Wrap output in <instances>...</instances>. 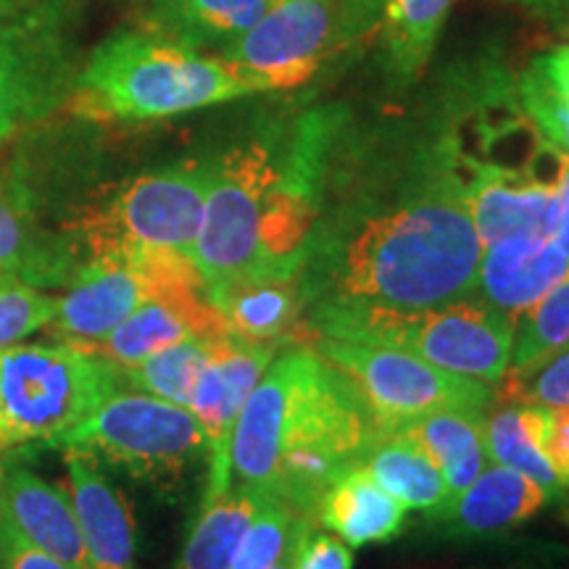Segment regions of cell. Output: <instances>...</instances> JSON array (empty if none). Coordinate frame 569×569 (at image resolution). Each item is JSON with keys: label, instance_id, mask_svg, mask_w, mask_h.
<instances>
[{"label": "cell", "instance_id": "30", "mask_svg": "<svg viewBox=\"0 0 569 569\" xmlns=\"http://www.w3.org/2000/svg\"><path fill=\"white\" fill-rule=\"evenodd\" d=\"M309 522L317 519L298 515L284 498L269 493L248 525L230 569H272L280 565Z\"/></svg>", "mask_w": 569, "mask_h": 569}, {"label": "cell", "instance_id": "7", "mask_svg": "<svg viewBox=\"0 0 569 569\" xmlns=\"http://www.w3.org/2000/svg\"><path fill=\"white\" fill-rule=\"evenodd\" d=\"M213 161H188L140 174L77 219L88 256L174 253L196 261Z\"/></svg>", "mask_w": 569, "mask_h": 569}, {"label": "cell", "instance_id": "3", "mask_svg": "<svg viewBox=\"0 0 569 569\" xmlns=\"http://www.w3.org/2000/svg\"><path fill=\"white\" fill-rule=\"evenodd\" d=\"M377 425L359 388L315 348L272 359L232 432V480L317 519L332 482L359 467Z\"/></svg>", "mask_w": 569, "mask_h": 569}, {"label": "cell", "instance_id": "14", "mask_svg": "<svg viewBox=\"0 0 569 569\" xmlns=\"http://www.w3.org/2000/svg\"><path fill=\"white\" fill-rule=\"evenodd\" d=\"M0 525L69 569H88L69 488L42 480L32 469L0 472Z\"/></svg>", "mask_w": 569, "mask_h": 569}, {"label": "cell", "instance_id": "25", "mask_svg": "<svg viewBox=\"0 0 569 569\" xmlns=\"http://www.w3.org/2000/svg\"><path fill=\"white\" fill-rule=\"evenodd\" d=\"M217 340H180V343H172L161 348V351L151 353L148 359H142L140 365L119 369V380L124 377V380L130 382L134 390H140V393L163 398V401L180 403V407L188 409L198 377H201Z\"/></svg>", "mask_w": 569, "mask_h": 569}, {"label": "cell", "instance_id": "35", "mask_svg": "<svg viewBox=\"0 0 569 569\" xmlns=\"http://www.w3.org/2000/svg\"><path fill=\"white\" fill-rule=\"evenodd\" d=\"M540 451L549 459L561 486L569 488V407H546Z\"/></svg>", "mask_w": 569, "mask_h": 569}, {"label": "cell", "instance_id": "11", "mask_svg": "<svg viewBox=\"0 0 569 569\" xmlns=\"http://www.w3.org/2000/svg\"><path fill=\"white\" fill-rule=\"evenodd\" d=\"M184 288H203L196 261L184 256L146 251L90 256L74 269L53 319L42 330L59 343L90 348L156 296Z\"/></svg>", "mask_w": 569, "mask_h": 569}, {"label": "cell", "instance_id": "42", "mask_svg": "<svg viewBox=\"0 0 569 569\" xmlns=\"http://www.w3.org/2000/svg\"><path fill=\"white\" fill-rule=\"evenodd\" d=\"M569 490V488H567ZM565 498H569V496H565ZM567 519H569V507H567Z\"/></svg>", "mask_w": 569, "mask_h": 569}, {"label": "cell", "instance_id": "41", "mask_svg": "<svg viewBox=\"0 0 569 569\" xmlns=\"http://www.w3.org/2000/svg\"><path fill=\"white\" fill-rule=\"evenodd\" d=\"M13 3H19V0H0V9H9Z\"/></svg>", "mask_w": 569, "mask_h": 569}, {"label": "cell", "instance_id": "8", "mask_svg": "<svg viewBox=\"0 0 569 569\" xmlns=\"http://www.w3.org/2000/svg\"><path fill=\"white\" fill-rule=\"evenodd\" d=\"M380 13L382 0H280L259 24L224 46L222 59L259 92L298 88L365 38Z\"/></svg>", "mask_w": 569, "mask_h": 569}, {"label": "cell", "instance_id": "36", "mask_svg": "<svg viewBox=\"0 0 569 569\" xmlns=\"http://www.w3.org/2000/svg\"><path fill=\"white\" fill-rule=\"evenodd\" d=\"M0 569H69L0 525Z\"/></svg>", "mask_w": 569, "mask_h": 569}, {"label": "cell", "instance_id": "17", "mask_svg": "<svg viewBox=\"0 0 569 569\" xmlns=\"http://www.w3.org/2000/svg\"><path fill=\"white\" fill-rule=\"evenodd\" d=\"M69 496L88 569H134V519L127 501L84 451H67Z\"/></svg>", "mask_w": 569, "mask_h": 569}, {"label": "cell", "instance_id": "24", "mask_svg": "<svg viewBox=\"0 0 569 569\" xmlns=\"http://www.w3.org/2000/svg\"><path fill=\"white\" fill-rule=\"evenodd\" d=\"M457 0H382V38L390 69L411 80L436 51L438 34Z\"/></svg>", "mask_w": 569, "mask_h": 569}, {"label": "cell", "instance_id": "12", "mask_svg": "<svg viewBox=\"0 0 569 569\" xmlns=\"http://www.w3.org/2000/svg\"><path fill=\"white\" fill-rule=\"evenodd\" d=\"M274 353L277 346L272 343H248L234 336L219 338L211 348L188 407L206 432L209 486H206L203 501L222 496L232 486L230 451L234 422L256 382L272 365Z\"/></svg>", "mask_w": 569, "mask_h": 569}, {"label": "cell", "instance_id": "4", "mask_svg": "<svg viewBox=\"0 0 569 569\" xmlns=\"http://www.w3.org/2000/svg\"><path fill=\"white\" fill-rule=\"evenodd\" d=\"M251 92H259L256 84L222 56H203L180 40L119 32L92 51L71 109L98 122H148Z\"/></svg>", "mask_w": 569, "mask_h": 569}, {"label": "cell", "instance_id": "2", "mask_svg": "<svg viewBox=\"0 0 569 569\" xmlns=\"http://www.w3.org/2000/svg\"><path fill=\"white\" fill-rule=\"evenodd\" d=\"M330 138L311 113L293 132L251 140L213 161L196 267L206 296L253 277H296L319 224V184Z\"/></svg>", "mask_w": 569, "mask_h": 569}, {"label": "cell", "instance_id": "5", "mask_svg": "<svg viewBox=\"0 0 569 569\" xmlns=\"http://www.w3.org/2000/svg\"><path fill=\"white\" fill-rule=\"evenodd\" d=\"M311 338H346L386 343L430 361L446 372L496 386L509 369L515 325L488 301L459 298L427 309L327 306L309 311Z\"/></svg>", "mask_w": 569, "mask_h": 569}, {"label": "cell", "instance_id": "20", "mask_svg": "<svg viewBox=\"0 0 569 569\" xmlns=\"http://www.w3.org/2000/svg\"><path fill=\"white\" fill-rule=\"evenodd\" d=\"M209 301L224 317L230 336L248 343H272L293 338L301 322L303 296L296 277H253L217 293Z\"/></svg>", "mask_w": 569, "mask_h": 569}, {"label": "cell", "instance_id": "33", "mask_svg": "<svg viewBox=\"0 0 569 569\" xmlns=\"http://www.w3.org/2000/svg\"><path fill=\"white\" fill-rule=\"evenodd\" d=\"M519 103L536 130L543 134V140L569 153V103L553 96L532 71L519 82Z\"/></svg>", "mask_w": 569, "mask_h": 569}, {"label": "cell", "instance_id": "38", "mask_svg": "<svg viewBox=\"0 0 569 569\" xmlns=\"http://www.w3.org/2000/svg\"><path fill=\"white\" fill-rule=\"evenodd\" d=\"M561 251L569 259V153H565V163H561V180H559V224L557 234H553Z\"/></svg>", "mask_w": 569, "mask_h": 569}, {"label": "cell", "instance_id": "13", "mask_svg": "<svg viewBox=\"0 0 569 569\" xmlns=\"http://www.w3.org/2000/svg\"><path fill=\"white\" fill-rule=\"evenodd\" d=\"M224 336H230V330L217 306L206 296V288H184L156 296L153 301L140 306L122 325L113 327L109 336L90 346V351L103 356L117 369H127L180 340H217Z\"/></svg>", "mask_w": 569, "mask_h": 569}, {"label": "cell", "instance_id": "10", "mask_svg": "<svg viewBox=\"0 0 569 569\" xmlns=\"http://www.w3.org/2000/svg\"><path fill=\"white\" fill-rule=\"evenodd\" d=\"M315 351L359 388L380 430L438 409H488L490 382L446 372L419 356L386 343L315 336Z\"/></svg>", "mask_w": 569, "mask_h": 569}, {"label": "cell", "instance_id": "34", "mask_svg": "<svg viewBox=\"0 0 569 569\" xmlns=\"http://www.w3.org/2000/svg\"><path fill=\"white\" fill-rule=\"evenodd\" d=\"M293 569H353V553L338 536L317 530L315 525L298 543Z\"/></svg>", "mask_w": 569, "mask_h": 569}, {"label": "cell", "instance_id": "19", "mask_svg": "<svg viewBox=\"0 0 569 569\" xmlns=\"http://www.w3.org/2000/svg\"><path fill=\"white\" fill-rule=\"evenodd\" d=\"M398 430L430 453L448 486V498L472 486L488 467L486 409H438L388 427Z\"/></svg>", "mask_w": 569, "mask_h": 569}, {"label": "cell", "instance_id": "16", "mask_svg": "<svg viewBox=\"0 0 569 569\" xmlns=\"http://www.w3.org/2000/svg\"><path fill=\"white\" fill-rule=\"evenodd\" d=\"M569 272V259L553 238L511 234L482 248L478 290L486 301L517 322Z\"/></svg>", "mask_w": 569, "mask_h": 569}, {"label": "cell", "instance_id": "27", "mask_svg": "<svg viewBox=\"0 0 569 569\" xmlns=\"http://www.w3.org/2000/svg\"><path fill=\"white\" fill-rule=\"evenodd\" d=\"M74 269L67 253L38 243L21 211L0 193V272L42 288V284H69Z\"/></svg>", "mask_w": 569, "mask_h": 569}, {"label": "cell", "instance_id": "31", "mask_svg": "<svg viewBox=\"0 0 569 569\" xmlns=\"http://www.w3.org/2000/svg\"><path fill=\"white\" fill-rule=\"evenodd\" d=\"M501 401L525 407H569V348L522 369H507L496 382Z\"/></svg>", "mask_w": 569, "mask_h": 569}, {"label": "cell", "instance_id": "39", "mask_svg": "<svg viewBox=\"0 0 569 569\" xmlns=\"http://www.w3.org/2000/svg\"><path fill=\"white\" fill-rule=\"evenodd\" d=\"M515 3H522L528 6V9L538 11V13H546V17H557L569 6V0H515Z\"/></svg>", "mask_w": 569, "mask_h": 569}, {"label": "cell", "instance_id": "9", "mask_svg": "<svg viewBox=\"0 0 569 569\" xmlns=\"http://www.w3.org/2000/svg\"><path fill=\"white\" fill-rule=\"evenodd\" d=\"M53 448L84 451L138 480L172 486L206 453V432L190 409L140 390H113Z\"/></svg>", "mask_w": 569, "mask_h": 569}, {"label": "cell", "instance_id": "22", "mask_svg": "<svg viewBox=\"0 0 569 569\" xmlns=\"http://www.w3.org/2000/svg\"><path fill=\"white\" fill-rule=\"evenodd\" d=\"M543 422L546 407H525L498 398L493 409H486V448L493 465L525 475L557 501L567 496V488L540 451Z\"/></svg>", "mask_w": 569, "mask_h": 569}, {"label": "cell", "instance_id": "18", "mask_svg": "<svg viewBox=\"0 0 569 569\" xmlns=\"http://www.w3.org/2000/svg\"><path fill=\"white\" fill-rule=\"evenodd\" d=\"M317 525L336 532L343 543L369 546L388 543L401 536L407 525V507L372 480V475L353 467L332 482L317 503Z\"/></svg>", "mask_w": 569, "mask_h": 569}, {"label": "cell", "instance_id": "6", "mask_svg": "<svg viewBox=\"0 0 569 569\" xmlns=\"http://www.w3.org/2000/svg\"><path fill=\"white\" fill-rule=\"evenodd\" d=\"M119 386V369L82 346L0 348V457L53 446Z\"/></svg>", "mask_w": 569, "mask_h": 569}, {"label": "cell", "instance_id": "1", "mask_svg": "<svg viewBox=\"0 0 569 569\" xmlns=\"http://www.w3.org/2000/svg\"><path fill=\"white\" fill-rule=\"evenodd\" d=\"M480 234L443 140L386 203L317 227L298 269L309 311L327 306L427 309L478 293Z\"/></svg>", "mask_w": 569, "mask_h": 569}, {"label": "cell", "instance_id": "37", "mask_svg": "<svg viewBox=\"0 0 569 569\" xmlns=\"http://www.w3.org/2000/svg\"><path fill=\"white\" fill-rule=\"evenodd\" d=\"M530 71L553 92V96H559L561 101L569 103V46L546 53L543 59L532 63Z\"/></svg>", "mask_w": 569, "mask_h": 569}, {"label": "cell", "instance_id": "15", "mask_svg": "<svg viewBox=\"0 0 569 569\" xmlns=\"http://www.w3.org/2000/svg\"><path fill=\"white\" fill-rule=\"evenodd\" d=\"M551 501L553 498L525 475L488 465L472 486L427 511V517L440 536L480 540L511 532Z\"/></svg>", "mask_w": 569, "mask_h": 569}, {"label": "cell", "instance_id": "32", "mask_svg": "<svg viewBox=\"0 0 569 569\" xmlns=\"http://www.w3.org/2000/svg\"><path fill=\"white\" fill-rule=\"evenodd\" d=\"M59 298L42 293L19 277L0 272V348L19 343L51 322Z\"/></svg>", "mask_w": 569, "mask_h": 569}, {"label": "cell", "instance_id": "28", "mask_svg": "<svg viewBox=\"0 0 569 569\" xmlns=\"http://www.w3.org/2000/svg\"><path fill=\"white\" fill-rule=\"evenodd\" d=\"M184 46L222 40L230 46L267 17L274 0H161Z\"/></svg>", "mask_w": 569, "mask_h": 569}, {"label": "cell", "instance_id": "29", "mask_svg": "<svg viewBox=\"0 0 569 569\" xmlns=\"http://www.w3.org/2000/svg\"><path fill=\"white\" fill-rule=\"evenodd\" d=\"M569 348V272L517 317L509 369H522Z\"/></svg>", "mask_w": 569, "mask_h": 569}, {"label": "cell", "instance_id": "26", "mask_svg": "<svg viewBox=\"0 0 569 569\" xmlns=\"http://www.w3.org/2000/svg\"><path fill=\"white\" fill-rule=\"evenodd\" d=\"M42 59L27 34L0 30V142L46 101Z\"/></svg>", "mask_w": 569, "mask_h": 569}, {"label": "cell", "instance_id": "21", "mask_svg": "<svg viewBox=\"0 0 569 569\" xmlns=\"http://www.w3.org/2000/svg\"><path fill=\"white\" fill-rule=\"evenodd\" d=\"M359 467L407 509L432 511L448 501V486L436 461L417 440L398 430H380L361 453Z\"/></svg>", "mask_w": 569, "mask_h": 569}, {"label": "cell", "instance_id": "40", "mask_svg": "<svg viewBox=\"0 0 569 569\" xmlns=\"http://www.w3.org/2000/svg\"><path fill=\"white\" fill-rule=\"evenodd\" d=\"M315 525H317V522H309V525H306V528L301 530V536H298V538H296L293 549H290V551H288V557H284V559L280 561V565H274L272 569H293V559H296V549H298V543H301V538L306 536V530H309V528H315Z\"/></svg>", "mask_w": 569, "mask_h": 569}, {"label": "cell", "instance_id": "43", "mask_svg": "<svg viewBox=\"0 0 569 569\" xmlns=\"http://www.w3.org/2000/svg\"><path fill=\"white\" fill-rule=\"evenodd\" d=\"M274 3H280V0H274Z\"/></svg>", "mask_w": 569, "mask_h": 569}, {"label": "cell", "instance_id": "23", "mask_svg": "<svg viewBox=\"0 0 569 569\" xmlns=\"http://www.w3.org/2000/svg\"><path fill=\"white\" fill-rule=\"evenodd\" d=\"M269 493L234 482L222 496L203 501L174 569H230L234 551L243 540L248 525Z\"/></svg>", "mask_w": 569, "mask_h": 569}]
</instances>
